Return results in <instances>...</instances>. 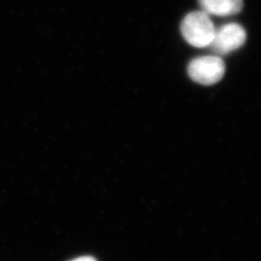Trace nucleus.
I'll list each match as a JSON object with an SVG mask.
<instances>
[{
	"instance_id": "f257e3e1",
	"label": "nucleus",
	"mask_w": 261,
	"mask_h": 261,
	"mask_svg": "<svg viewBox=\"0 0 261 261\" xmlns=\"http://www.w3.org/2000/svg\"><path fill=\"white\" fill-rule=\"evenodd\" d=\"M215 31L213 21L203 11L188 14L181 23L182 36L193 47H209L213 41Z\"/></svg>"
},
{
	"instance_id": "f03ea898",
	"label": "nucleus",
	"mask_w": 261,
	"mask_h": 261,
	"mask_svg": "<svg viewBox=\"0 0 261 261\" xmlns=\"http://www.w3.org/2000/svg\"><path fill=\"white\" fill-rule=\"evenodd\" d=\"M225 73L224 60L217 56H206L193 59L188 66V74L197 84L212 85L219 83Z\"/></svg>"
},
{
	"instance_id": "7ed1b4c3",
	"label": "nucleus",
	"mask_w": 261,
	"mask_h": 261,
	"mask_svg": "<svg viewBox=\"0 0 261 261\" xmlns=\"http://www.w3.org/2000/svg\"><path fill=\"white\" fill-rule=\"evenodd\" d=\"M247 39L245 29L238 23H226L216 29L209 47L217 55H227L242 47Z\"/></svg>"
},
{
	"instance_id": "20e7f679",
	"label": "nucleus",
	"mask_w": 261,
	"mask_h": 261,
	"mask_svg": "<svg viewBox=\"0 0 261 261\" xmlns=\"http://www.w3.org/2000/svg\"><path fill=\"white\" fill-rule=\"evenodd\" d=\"M202 11L207 15L232 16L241 12L243 0H198Z\"/></svg>"
},
{
	"instance_id": "39448f33",
	"label": "nucleus",
	"mask_w": 261,
	"mask_h": 261,
	"mask_svg": "<svg viewBox=\"0 0 261 261\" xmlns=\"http://www.w3.org/2000/svg\"><path fill=\"white\" fill-rule=\"evenodd\" d=\"M71 261H97V259L94 258L93 256L85 255V256H81V257H77V258H75Z\"/></svg>"
}]
</instances>
